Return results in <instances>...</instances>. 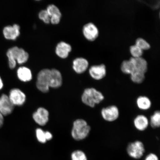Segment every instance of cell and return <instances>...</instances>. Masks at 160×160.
<instances>
[{"mask_svg":"<svg viewBox=\"0 0 160 160\" xmlns=\"http://www.w3.org/2000/svg\"><path fill=\"white\" fill-rule=\"evenodd\" d=\"M72 51V47L69 44L62 41L58 44L56 48L55 52L59 57L65 59L68 57Z\"/></svg>","mask_w":160,"mask_h":160,"instance_id":"obj_17","label":"cell"},{"mask_svg":"<svg viewBox=\"0 0 160 160\" xmlns=\"http://www.w3.org/2000/svg\"><path fill=\"white\" fill-rule=\"evenodd\" d=\"M10 68L16 67L17 63L22 64L26 62L29 59V55L27 52L22 48L14 47L10 48L7 52Z\"/></svg>","mask_w":160,"mask_h":160,"instance_id":"obj_2","label":"cell"},{"mask_svg":"<svg viewBox=\"0 0 160 160\" xmlns=\"http://www.w3.org/2000/svg\"><path fill=\"white\" fill-rule=\"evenodd\" d=\"M134 127L139 131L147 130L149 125V119L146 115L139 114L134 118L133 121Z\"/></svg>","mask_w":160,"mask_h":160,"instance_id":"obj_13","label":"cell"},{"mask_svg":"<svg viewBox=\"0 0 160 160\" xmlns=\"http://www.w3.org/2000/svg\"><path fill=\"white\" fill-rule=\"evenodd\" d=\"M20 27L15 24L12 26L8 25L4 28L3 34L6 39L15 40L20 34Z\"/></svg>","mask_w":160,"mask_h":160,"instance_id":"obj_12","label":"cell"},{"mask_svg":"<svg viewBox=\"0 0 160 160\" xmlns=\"http://www.w3.org/2000/svg\"><path fill=\"white\" fill-rule=\"evenodd\" d=\"M104 99V95L102 93L93 87L85 89L81 96L83 103L91 108H95Z\"/></svg>","mask_w":160,"mask_h":160,"instance_id":"obj_1","label":"cell"},{"mask_svg":"<svg viewBox=\"0 0 160 160\" xmlns=\"http://www.w3.org/2000/svg\"><path fill=\"white\" fill-rule=\"evenodd\" d=\"M62 83V78L60 72L55 69L51 70L49 87L57 88L61 87Z\"/></svg>","mask_w":160,"mask_h":160,"instance_id":"obj_14","label":"cell"},{"mask_svg":"<svg viewBox=\"0 0 160 160\" xmlns=\"http://www.w3.org/2000/svg\"><path fill=\"white\" fill-rule=\"evenodd\" d=\"M91 127L85 120L77 119L73 122L71 132L72 137L77 141L85 139L88 136Z\"/></svg>","mask_w":160,"mask_h":160,"instance_id":"obj_3","label":"cell"},{"mask_svg":"<svg viewBox=\"0 0 160 160\" xmlns=\"http://www.w3.org/2000/svg\"><path fill=\"white\" fill-rule=\"evenodd\" d=\"M149 125L153 129L158 128L160 126V112L156 111L150 117L149 119Z\"/></svg>","mask_w":160,"mask_h":160,"instance_id":"obj_23","label":"cell"},{"mask_svg":"<svg viewBox=\"0 0 160 160\" xmlns=\"http://www.w3.org/2000/svg\"><path fill=\"white\" fill-rule=\"evenodd\" d=\"M39 17L40 19L46 23L48 24L50 22L51 18L47 10H42L40 11L39 13Z\"/></svg>","mask_w":160,"mask_h":160,"instance_id":"obj_28","label":"cell"},{"mask_svg":"<svg viewBox=\"0 0 160 160\" xmlns=\"http://www.w3.org/2000/svg\"><path fill=\"white\" fill-rule=\"evenodd\" d=\"M82 31L84 36L90 41H94L99 34L98 29L95 24L92 22L88 23L84 25Z\"/></svg>","mask_w":160,"mask_h":160,"instance_id":"obj_7","label":"cell"},{"mask_svg":"<svg viewBox=\"0 0 160 160\" xmlns=\"http://www.w3.org/2000/svg\"><path fill=\"white\" fill-rule=\"evenodd\" d=\"M36 133L37 139L40 143H44L47 142L45 132L41 129L38 128L36 130Z\"/></svg>","mask_w":160,"mask_h":160,"instance_id":"obj_27","label":"cell"},{"mask_svg":"<svg viewBox=\"0 0 160 160\" xmlns=\"http://www.w3.org/2000/svg\"><path fill=\"white\" fill-rule=\"evenodd\" d=\"M135 45L139 47L140 48L143 50H147L151 48V45L148 42L142 38H138L135 42Z\"/></svg>","mask_w":160,"mask_h":160,"instance_id":"obj_26","label":"cell"},{"mask_svg":"<svg viewBox=\"0 0 160 160\" xmlns=\"http://www.w3.org/2000/svg\"><path fill=\"white\" fill-rule=\"evenodd\" d=\"M89 67V62L84 58L79 57L73 60V68L76 73H82L85 72Z\"/></svg>","mask_w":160,"mask_h":160,"instance_id":"obj_16","label":"cell"},{"mask_svg":"<svg viewBox=\"0 0 160 160\" xmlns=\"http://www.w3.org/2000/svg\"><path fill=\"white\" fill-rule=\"evenodd\" d=\"M89 73L92 78L99 81L102 79L107 75V69L104 64L91 66L89 69Z\"/></svg>","mask_w":160,"mask_h":160,"instance_id":"obj_9","label":"cell"},{"mask_svg":"<svg viewBox=\"0 0 160 160\" xmlns=\"http://www.w3.org/2000/svg\"><path fill=\"white\" fill-rule=\"evenodd\" d=\"M47 11L51 18L50 22L52 24H58L59 23L62 14L59 9L57 6L51 4L48 6Z\"/></svg>","mask_w":160,"mask_h":160,"instance_id":"obj_15","label":"cell"},{"mask_svg":"<svg viewBox=\"0 0 160 160\" xmlns=\"http://www.w3.org/2000/svg\"><path fill=\"white\" fill-rule=\"evenodd\" d=\"M3 82L1 78L0 77V90L3 87Z\"/></svg>","mask_w":160,"mask_h":160,"instance_id":"obj_32","label":"cell"},{"mask_svg":"<svg viewBox=\"0 0 160 160\" xmlns=\"http://www.w3.org/2000/svg\"><path fill=\"white\" fill-rule=\"evenodd\" d=\"M8 97L14 106L22 105L26 101L25 94L19 89H12L10 92Z\"/></svg>","mask_w":160,"mask_h":160,"instance_id":"obj_8","label":"cell"},{"mask_svg":"<svg viewBox=\"0 0 160 160\" xmlns=\"http://www.w3.org/2000/svg\"><path fill=\"white\" fill-rule=\"evenodd\" d=\"M4 119L3 115L0 113V128L2 126L3 123Z\"/></svg>","mask_w":160,"mask_h":160,"instance_id":"obj_31","label":"cell"},{"mask_svg":"<svg viewBox=\"0 0 160 160\" xmlns=\"http://www.w3.org/2000/svg\"><path fill=\"white\" fill-rule=\"evenodd\" d=\"M130 52L132 57L137 58L142 57L143 54V51L136 45H132L130 47Z\"/></svg>","mask_w":160,"mask_h":160,"instance_id":"obj_25","label":"cell"},{"mask_svg":"<svg viewBox=\"0 0 160 160\" xmlns=\"http://www.w3.org/2000/svg\"><path fill=\"white\" fill-rule=\"evenodd\" d=\"M121 69L123 73L128 75L131 74L135 70L132 62L130 59L124 60L122 62Z\"/></svg>","mask_w":160,"mask_h":160,"instance_id":"obj_21","label":"cell"},{"mask_svg":"<svg viewBox=\"0 0 160 160\" xmlns=\"http://www.w3.org/2000/svg\"><path fill=\"white\" fill-rule=\"evenodd\" d=\"M17 74L20 81L23 82L31 81L32 78L31 70L25 67L19 68L17 70Z\"/></svg>","mask_w":160,"mask_h":160,"instance_id":"obj_20","label":"cell"},{"mask_svg":"<svg viewBox=\"0 0 160 160\" xmlns=\"http://www.w3.org/2000/svg\"><path fill=\"white\" fill-rule=\"evenodd\" d=\"M136 102L138 108L142 111H148L152 107V101L148 97L146 96H139L136 99Z\"/></svg>","mask_w":160,"mask_h":160,"instance_id":"obj_19","label":"cell"},{"mask_svg":"<svg viewBox=\"0 0 160 160\" xmlns=\"http://www.w3.org/2000/svg\"><path fill=\"white\" fill-rule=\"evenodd\" d=\"M51 69H44L39 72L37 76L36 85L37 88L43 93H47L49 89Z\"/></svg>","mask_w":160,"mask_h":160,"instance_id":"obj_5","label":"cell"},{"mask_svg":"<svg viewBox=\"0 0 160 160\" xmlns=\"http://www.w3.org/2000/svg\"><path fill=\"white\" fill-rule=\"evenodd\" d=\"M49 113L47 109L39 108L33 115V118L35 122L41 126H44L49 121Z\"/></svg>","mask_w":160,"mask_h":160,"instance_id":"obj_11","label":"cell"},{"mask_svg":"<svg viewBox=\"0 0 160 160\" xmlns=\"http://www.w3.org/2000/svg\"><path fill=\"white\" fill-rule=\"evenodd\" d=\"M133 63L135 70L145 73L148 69V64L147 60L142 57L130 59Z\"/></svg>","mask_w":160,"mask_h":160,"instance_id":"obj_18","label":"cell"},{"mask_svg":"<svg viewBox=\"0 0 160 160\" xmlns=\"http://www.w3.org/2000/svg\"><path fill=\"white\" fill-rule=\"evenodd\" d=\"M145 73L142 72L134 70L131 74L130 77L131 81L136 84H141L142 83L145 79Z\"/></svg>","mask_w":160,"mask_h":160,"instance_id":"obj_22","label":"cell"},{"mask_svg":"<svg viewBox=\"0 0 160 160\" xmlns=\"http://www.w3.org/2000/svg\"><path fill=\"white\" fill-rule=\"evenodd\" d=\"M14 108L8 96L4 94L2 95L0 97V113L3 116H7L12 112Z\"/></svg>","mask_w":160,"mask_h":160,"instance_id":"obj_10","label":"cell"},{"mask_svg":"<svg viewBox=\"0 0 160 160\" xmlns=\"http://www.w3.org/2000/svg\"><path fill=\"white\" fill-rule=\"evenodd\" d=\"M71 160H88L86 153L80 150H76L71 154Z\"/></svg>","mask_w":160,"mask_h":160,"instance_id":"obj_24","label":"cell"},{"mask_svg":"<svg viewBox=\"0 0 160 160\" xmlns=\"http://www.w3.org/2000/svg\"><path fill=\"white\" fill-rule=\"evenodd\" d=\"M45 134L46 139H47V141H49V140H51L53 136L50 132L48 131L45 132Z\"/></svg>","mask_w":160,"mask_h":160,"instance_id":"obj_30","label":"cell"},{"mask_svg":"<svg viewBox=\"0 0 160 160\" xmlns=\"http://www.w3.org/2000/svg\"><path fill=\"white\" fill-rule=\"evenodd\" d=\"M144 160H159V158L156 154L151 153L148 154Z\"/></svg>","mask_w":160,"mask_h":160,"instance_id":"obj_29","label":"cell"},{"mask_svg":"<svg viewBox=\"0 0 160 160\" xmlns=\"http://www.w3.org/2000/svg\"><path fill=\"white\" fill-rule=\"evenodd\" d=\"M101 115L105 121L114 122L119 118L120 111L119 108L115 105H111L103 108L101 110Z\"/></svg>","mask_w":160,"mask_h":160,"instance_id":"obj_6","label":"cell"},{"mask_svg":"<svg viewBox=\"0 0 160 160\" xmlns=\"http://www.w3.org/2000/svg\"><path fill=\"white\" fill-rule=\"evenodd\" d=\"M145 152V145L142 142L137 140L128 144L127 152L129 157L135 159H141Z\"/></svg>","mask_w":160,"mask_h":160,"instance_id":"obj_4","label":"cell"}]
</instances>
